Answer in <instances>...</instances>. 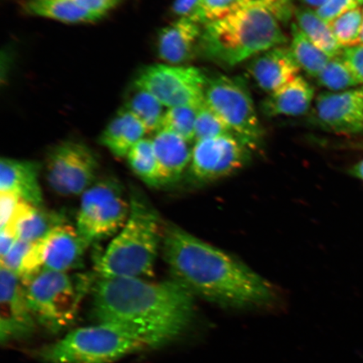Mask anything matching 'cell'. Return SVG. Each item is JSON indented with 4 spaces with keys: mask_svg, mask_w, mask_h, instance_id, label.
<instances>
[{
    "mask_svg": "<svg viewBox=\"0 0 363 363\" xmlns=\"http://www.w3.org/2000/svg\"><path fill=\"white\" fill-rule=\"evenodd\" d=\"M92 290L98 323L121 326L150 348L179 337L194 318V294L174 279L150 283L129 277L99 278Z\"/></svg>",
    "mask_w": 363,
    "mask_h": 363,
    "instance_id": "cell-1",
    "label": "cell"
},
{
    "mask_svg": "<svg viewBox=\"0 0 363 363\" xmlns=\"http://www.w3.org/2000/svg\"><path fill=\"white\" fill-rule=\"evenodd\" d=\"M163 255L174 279L194 294L235 310L274 305L272 285L230 254L176 225H167Z\"/></svg>",
    "mask_w": 363,
    "mask_h": 363,
    "instance_id": "cell-2",
    "label": "cell"
},
{
    "mask_svg": "<svg viewBox=\"0 0 363 363\" xmlns=\"http://www.w3.org/2000/svg\"><path fill=\"white\" fill-rule=\"evenodd\" d=\"M286 43L287 38L274 13L264 7L245 6L203 26L198 54L230 68Z\"/></svg>",
    "mask_w": 363,
    "mask_h": 363,
    "instance_id": "cell-3",
    "label": "cell"
},
{
    "mask_svg": "<svg viewBox=\"0 0 363 363\" xmlns=\"http://www.w3.org/2000/svg\"><path fill=\"white\" fill-rule=\"evenodd\" d=\"M130 215L123 228L96 261L99 278H140L153 274L162 240L161 221L147 199L133 188Z\"/></svg>",
    "mask_w": 363,
    "mask_h": 363,
    "instance_id": "cell-4",
    "label": "cell"
},
{
    "mask_svg": "<svg viewBox=\"0 0 363 363\" xmlns=\"http://www.w3.org/2000/svg\"><path fill=\"white\" fill-rule=\"evenodd\" d=\"M148 348L144 340L121 326L98 323L70 331L43 348L40 357L48 363H113Z\"/></svg>",
    "mask_w": 363,
    "mask_h": 363,
    "instance_id": "cell-5",
    "label": "cell"
},
{
    "mask_svg": "<svg viewBox=\"0 0 363 363\" xmlns=\"http://www.w3.org/2000/svg\"><path fill=\"white\" fill-rule=\"evenodd\" d=\"M94 284L87 276L74 279L67 272L43 269L25 285L36 324L53 334L69 328L82 298Z\"/></svg>",
    "mask_w": 363,
    "mask_h": 363,
    "instance_id": "cell-6",
    "label": "cell"
},
{
    "mask_svg": "<svg viewBox=\"0 0 363 363\" xmlns=\"http://www.w3.org/2000/svg\"><path fill=\"white\" fill-rule=\"evenodd\" d=\"M130 210V201L125 198L119 181L102 179L82 194L76 228L90 246L123 228Z\"/></svg>",
    "mask_w": 363,
    "mask_h": 363,
    "instance_id": "cell-7",
    "label": "cell"
},
{
    "mask_svg": "<svg viewBox=\"0 0 363 363\" xmlns=\"http://www.w3.org/2000/svg\"><path fill=\"white\" fill-rule=\"evenodd\" d=\"M204 102L248 147L260 142L262 127L243 80L225 75L208 78Z\"/></svg>",
    "mask_w": 363,
    "mask_h": 363,
    "instance_id": "cell-8",
    "label": "cell"
},
{
    "mask_svg": "<svg viewBox=\"0 0 363 363\" xmlns=\"http://www.w3.org/2000/svg\"><path fill=\"white\" fill-rule=\"evenodd\" d=\"M207 82V76L197 67L153 65L140 70L134 86L152 94L167 108H198L204 103Z\"/></svg>",
    "mask_w": 363,
    "mask_h": 363,
    "instance_id": "cell-9",
    "label": "cell"
},
{
    "mask_svg": "<svg viewBox=\"0 0 363 363\" xmlns=\"http://www.w3.org/2000/svg\"><path fill=\"white\" fill-rule=\"evenodd\" d=\"M98 171L96 156L83 143L66 140L57 144L48 153V184L62 196L83 194L95 184Z\"/></svg>",
    "mask_w": 363,
    "mask_h": 363,
    "instance_id": "cell-10",
    "label": "cell"
},
{
    "mask_svg": "<svg viewBox=\"0 0 363 363\" xmlns=\"http://www.w3.org/2000/svg\"><path fill=\"white\" fill-rule=\"evenodd\" d=\"M249 148L233 135L196 140L192 149L190 172L194 179L201 183L223 179L246 164Z\"/></svg>",
    "mask_w": 363,
    "mask_h": 363,
    "instance_id": "cell-11",
    "label": "cell"
},
{
    "mask_svg": "<svg viewBox=\"0 0 363 363\" xmlns=\"http://www.w3.org/2000/svg\"><path fill=\"white\" fill-rule=\"evenodd\" d=\"M0 340L1 343L31 337L36 321L30 311L26 286L12 272L0 267Z\"/></svg>",
    "mask_w": 363,
    "mask_h": 363,
    "instance_id": "cell-12",
    "label": "cell"
},
{
    "mask_svg": "<svg viewBox=\"0 0 363 363\" xmlns=\"http://www.w3.org/2000/svg\"><path fill=\"white\" fill-rule=\"evenodd\" d=\"M315 120L322 129L339 135L363 133V85L342 92L321 93L316 99Z\"/></svg>",
    "mask_w": 363,
    "mask_h": 363,
    "instance_id": "cell-13",
    "label": "cell"
},
{
    "mask_svg": "<svg viewBox=\"0 0 363 363\" xmlns=\"http://www.w3.org/2000/svg\"><path fill=\"white\" fill-rule=\"evenodd\" d=\"M40 242L43 269L62 272L80 267L86 249L89 247L76 227L67 224L56 227Z\"/></svg>",
    "mask_w": 363,
    "mask_h": 363,
    "instance_id": "cell-14",
    "label": "cell"
},
{
    "mask_svg": "<svg viewBox=\"0 0 363 363\" xmlns=\"http://www.w3.org/2000/svg\"><path fill=\"white\" fill-rule=\"evenodd\" d=\"M203 26L189 17L164 27L157 36V54L166 65L182 66L198 54Z\"/></svg>",
    "mask_w": 363,
    "mask_h": 363,
    "instance_id": "cell-15",
    "label": "cell"
},
{
    "mask_svg": "<svg viewBox=\"0 0 363 363\" xmlns=\"http://www.w3.org/2000/svg\"><path fill=\"white\" fill-rule=\"evenodd\" d=\"M248 70L257 85L270 94L296 78L301 67L291 49L279 45L254 57Z\"/></svg>",
    "mask_w": 363,
    "mask_h": 363,
    "instance_id": "cell-16",
    "label": "cell"
},
{
    "mask_svg": "<svg viewBox=\"0 0 363 363\" xmlns=\"http://www.w3.org/2000/svg\"><path fill=\"white\" fill-rule=\"evenodd\" d=\"M42 165L38 162L2 157L0 161V192H11L22 201L43 206V194L39 175Z\"/></svg>",
    "mask_w": 363,
    "mask_h": 363,
    "instance_id": "cell-17",
    "label": "cell"
},
{
    "mask_svg": "<svg viewBox=\"0 0 363 363\" xmlns=\"http://www.w3.org/2000/svg\"><path fill=\"white\" fill-rule=\"evenodd\" d=\"M152 140L160 186L175 183L190 164L193 148L187 140L167 130L157 131Z\"/></svg>",
    "mask_w": 363,
    "mask_h": 363,
    "instance_id": "cell-18",
    "label": "cell"
},
{
    "mask_svg": "<svg viewBox=\"0 0 363 363\" xmlns=\"http://www.w3.org/2000/svg\"><path fill=\"white\" fill-rule=\"evenodd\" d=\"M65 221L62 213L35 206L21 199L11 221L3 229L12 231L18 240L33 243L44 238L58 225L66 224Z\"/></svg>",
    "mask_w": 363,
    "mask_h": 363,
    "instance_id": "cell-19",
    "label": "cell"
},
{
    "mask_svg": "<svg viewBox=\"0 0 363 363\" xmlns=\"http://www.w3.org/2000/svg\"><path fill=\"white\" fill-rule=\"evenodd\" d=\"M315 90L308 82L297 76L288 84L270 93L262 104L267 116H299L310 110Z\"/></svg>",
    "mask_w": 363,
    "mask_h": 363,
    "instance_id": "cell-20",
    "label": "cell"
},
{
    "mask_svg": "<svg viewBox=\"0 0 363 363\" xmlns=\"http://www.w3.org/2000/svg\"><path fill=\"white\" fill-rule=\"evenodd\" d=\"M147 130L138 119L122 108L101 136V143L113 156L126 157L131 148L144 138Z\"/></svg>",
    "mask_w": 363,
    "mask_h": 363,
    "instance_id": "cell-21",
    "label": "cell"
},
{
    "mask_svg": "<svg viewBox=\"0 0 363 363\" xmlns=\"http://www.w3.org/2000/svg\"><path fill=\"white\" fill-rule=\"evenodd\" d=\"M23 8L29 15L67 24L95 22L104 16L80 6L74 0H26Z\"/></svg>",
    "mask_w": 363,
    "mask_h": 363,
    "instance_id": "cell-22",
    "label": "cell"
},
{
    "mask_svg": "<svg viewBox=\"0 0 363 363\" xmlns=\"http://www.w3.org/2000/svg\"><path fill=\"white\" fill-rule=\"evenodd\" d=\"M297 26L316 47L330 58L342 55V48L331 31L328 23L322 21L315 11L308 8L294 11Z\"/></svg>",
    "mask_w": 363,
    "mask_h": 363,
    "instance_id": "cell-23",
    "label": "cell"
},
{
    "mask_svg": "<svg viewBox=\"0 0 363 363\" xmlns=\"http://www.w3.org/2000/svg\"><path fill=\"white\" fill-rule=\"evenodd\" d=\"M291 29L292 43L290 49L295 60L307 74L316 79L331 58L318 48L299 29L297 24H292Z\"/></svg>",
    "mask_w": 363,
    "mask_h": 363,
    "instance_id": "cell-24",
    "label": "cell"
},
{
    "mask_svg": "<svg viewBox=\"0 0 363 363\" xmlns=\"http://www.w3.org/2000/svg\"><path fill=\"white\" fill-rule=\"evenodd\" d=\"M135 91L123 108L142 122L147 133H157L161 130L164 106L146 91L138 89Z\"/></svg>",
    "mask_w": 363,
    "mask_h": 363,
    "instance_id": "cell-25",
    "label": "cell"
},
{
    "mask_svg": "<svg viewBox=\"0 0 363 363\" xmlns=\"http://www.w3.org/2000/svg\"><path fill=\"white\" fill-rule=\"evenodd\" d=\"M130 169L145 184L160 187L157 162L152 139L143 138L131 148L128 155Z\"/></svg>",
    "mask_w": 363,
    "mask_h": 363,
    "instance_id": "cell-26",
    "label": "cell"
},
{
    "mask_svg": "<svg viewBox=\"0 0 363 363\" xmlns=\"http://www.w3.org/2000/svg\"><path fill=\"white\" fill-rule=\"evenodd\" d=\"M316 79L322 87L335 92L360 86L342 55L331 58Z\"/></svg>",
    "mask_w": 363,
    "mask_h": 363,
    "instance_id": "cell-27",
    "label": "cell"
},
{
    "mask_svg": "<svg viewBox=\"0 0 363 363\" xmlns=\"http://www.w3.org/2000/svg\"><path fill=\"white\" fill-rule=\"evenodd\" d=\"M198 108L190 106L167 108L162 118L161 130H169L189 143L193 142L195 140Z\"/></svg>",
    "mask_w": 363,
    "mask_h": 363,
    "instance_id": "cell-28",
    "label": "cell"
},
{
    "mask_svg": "<svg viewBox=\"0 0 363 363\" xmlns=\"http://www.w3.org/2000/svg\"><path fill=\"white\" fill-rule=\"evenodd\" d=\"M362 24V9L357 7L329 23L340 47L352 48L359 44Z\"/></svg>",
    "mask_w": 363,
    "mask_h": 363,
    "instance_id": "cell-29",
    "label": "cell"
},
{
    "mask_svg": "<svg viewBox=\"0 0 363 363\" xmlns=\"http://www.w3.org/2000/svg\"><path fill=\"white\" fill-rule=\"evenodd\" d=\"M227 135H235L224 121L204 102L198 108L195 125V142Z\"/></svg>",
    "mask_w": 363,
    "mask_h": 363,
    "instance_id": "cell-30",
    "label": "cell"
},
{
    "mask_svg": "<svg viewBox=\"0 0 363 363\" xmlns=\"http://www.w3.org/2000/svg\"><path fill=\"white\" fill-rule=\"evenodd\" d=\"M246 6L242 0H202L198 21L202 26L208 22L223 19Z\"/></svg>",
    "mask_w": 363,
    "mask_h": 363,
    "instance_id": "cell-31",
    "label": "cell"
},
{
    "mask_svg": "<svg viewBox=\"0 0 363 363\" xmlns=\"http://www.w3.org/2000/svg\"><path fill=\"white\" fill-rule=\"evenodd\" d=\"M357 0H328L323 6L315 11L317 16L325 23H330L345 13L359 7Z\"/></svg>",
    "mask_w": 363,
    "mask_h": 363,
    "instance_id": "cell-32",
    "label": "cell"
},
{
    "mask_svg": "<svg viewBox=\"0 0 363 363\" xmlns=\"http://www.w3.org/2000/svg\"><path fill=\"white\" fill-rule=\"evenodd\" d=\"M31 243L17 240L11 251L1 258V267L13 272L18 277L20 275L22 263L26 253L28 252Z\"/></svg>",
    "mask_w": 363,
    "mask_h": 363,
    "instance_id": "cell-33",
    "label": "cell"
},
{
    "mask_svg": "<svg viewBox=\"0 0 363 363\" xmlns=\"http://www.w3.org/2000/svg\"><path fill=\"white\" fill-rule=\"evenodd\" d=\"M242 2L246 6L267 9L279 21H288L293 13L292 0H242Z\"/></svg>",
    "mask_w": 363,
    "mask_h": 363,
    "instance_id": "cell-34",
    "label": "cell"
},
{
    "mask_svg": "<svg viewBox=\"0 0 363 363\" xmlns=\"http://www.w3.org/2000/svg\"><path fill=\"white\" fill-rule=\"evenodd\" d=\"M342 57L348 67H350L358 84L363 85V44L344 48Z\"/></svg>",
    "mask_w": 363,
    "mask_h": 363,
    "instance_id": "cell-35",
    "label": "cell"
},
{
    "mask_svg": "<svg viewBox=\"0 0 363 363\" xmlns=\"http://www.w3.org/2000/svg\"><path fill=\"white\" fill-rule=\"evenodd\" d=\"M21 199L11 192H0V230L11 221Z\"/></svg>",
    "mask_w": 363,
    "mask_h": 363,
    "instance_id": "cell-36",
    "label": "cell"
},
{
    "mask_svg": "<svg viewBox=\"0 0 363 363\" xmlns=\"http://www.w3.org/2000/svg\"><path fill=\"white\" fill-rule=\"evenodd\" d=\"M201 1L202 0H175L172 10L177 16L191 18L199 23L198 16Z\"/></svg>",
    "mask_w": 363,
    "mask_h": 363,
    "instance_id": "cell-37",
    "label": "cell"
},
{
    "mask_svg": "<svg viewBox=\"0 0 363 363\" xmlns=\"http://www.w3.org/2000/svg\"><path fill=\"white\" fill-rule=\"evenodd\" d=\"M80 6L103 16L113 10L122 2V0H74Z\"/></svg>",
    "mask_w": 363,
    "mask_h": 363,
    "instance_id": "cell-38",
    "label": "cell"
},
{
    "mask_svg": "<svg viewBox=\"0 0 363 363\" xmlns=\"http://www.w3.org/2000/svg\"><path fill=\"white\" fill-rule=\"evenodd\" d=\"M15 233L8 229H2L0 233V257H4L11 251L13 245L17 242Z\"/></svg>",
    "mask_w": 363,
    "mask_h": 363,
    "instance_id": "cell-39",
    "label": "cell"
},
{
    "mask_svg": "<svg viewBox=\"0 0 363 363\" xmlns=\"http://www.w3.org/2000/svg\"><path fill=\"white\" fill-rule=\"evenodd\" d=\"M349 174L354 178L363 181V159L351 167Z\"/></svg>",
    "mask_w": 363,
    "mask_h": 363,
    "instance_id": "cell-40",
    "label": "cell"
},
{
    "mask_svg": "<svg viewBox=\"0 0 363 363\" xmlns=\"http://www.w3.org/2000/svg\"><path fill=\"white\" fill-rule=\"evenodd\" d=\"M328 1V0H303V2L306 4L307 6L313 8H320Z\"/></svg>",
    "mask_w": 363,
    "mask_h": 363,
    "instance_id": "cell-41",
    "label": "cell"
},
{
    "mask_svg": "<svg viewBox=\"0 0 363 363\" xmlns=\"http://www.w3.org/2000/svg\"><path fill=\"white\" fill-rule=\"evenodd\" d=\"M359 44H363V8H362V24Z\"/></svg>",
    "mask_w": 363,
    "mask_h": 363,
    "instance_id": "cell-42",
    "label": "cell"
},
{
    "mask_svg": "<svg viewBox=\"0 0 363 363\" xmlns=\"http://www.w3.org/2000/svg\"><path fill=\"white\" fill-rule=\"evenodd\" d=\"M357 1L358 2V4H360V6H362V4H363V0H357Z\"/></svg>",
    "mask_w": 363,
    "mask_h": 363,
    "instance_id": "cell-43",
    "label": "cell"
}]
</instances>
